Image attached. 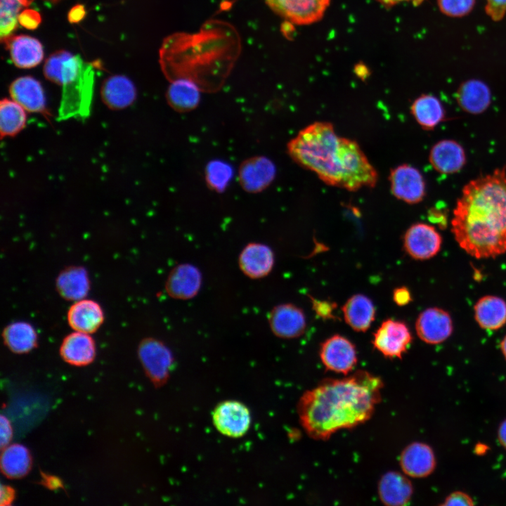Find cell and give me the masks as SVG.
Here are the masks:
<instances>
[{
    "label": "cell",
    "mask_w": 506,
    "mask_h": 506,
    "mask_svg": "<svg viewBox=\"0 0 506 506\" xmlns=\"http://www.w3.org/2000/svg\"><path fill=\"white\" fill-rule=\"evenodd\" d=\"M474 318L480 327L496 330L506 323V301L497 296L481 297L474 306Z\"/></svg>",
    "instance_id": "cb8c5ba5"
},
{
    "label": "cell",
    "mask_w": 506,
    "mask_h": 506,
    "mask_svg": "<svg viewBox=\"0 0 506 506\" xmlns=\"http://www.w3.org/2000/svg\"><path fill=\"white\" fill-rule=\"evenodd\" d=\"M394 301L398 306H405L412 300L410 290L406 287H397L393 292Z\"/></svg>",
    "instance_id": "b9f144b4"
},
{
    "label": "cell",
    "mask_w": 506,
    "mask_h": 506,
    "mask_svg": "<svg viewBox=\"0 0 506 506\" xmlns=\"http://www.w3.org/2000/svg\"><path fill=\"white\" fill-rule=\"evenodd\" d=\"M319 356L326 370L344 376L353 370L358 361L354 344L339 335H332L321 343Z\"/></svg>",
    "instance_id": "277c9868"
},
{
    "label": "cell",
    "mask_w": 506,
    "mask_h": 506,
    "mask_svg": "<svg viewBox=\"0 0 506 506\" xmlns=\"http://www.w3.org/2000/svg\"><path fill=\"white\" fill-rule=\"evenodd\" d=\"M9 92L13 100L30 112H42L45 110V96L40 82L30 77L14 80Z\"/></svg>",
    "instance_id": "44dd1931"
},
{
    "label": "cell",
    "mask_w": 506,
    "mask_h": 506,
    "mask_svg": "<svg viewBox=\"0 0 506 506\" xmlns=\"http://www.w3.org/2000/svg\"><path fill=\"white\" fill-rule=\"evenodd\" d=\"M270 325L277 336L289 339L301 336L304 332L306 322L301 309L291 304H285L273 309L270 317Z\"/></svg>",
    "instance_id": "e0dca14e"
},
{
    "label": "cell",
    "mask_w": 506,
    "mask_h": 506,
    "mask_svg": "<svg viewBox=\"0 0 506 506\" xmlns=\"http://www.w3.org/2000/svg\"><path fill=\"white\" fill-rule=\"evenodd\" d=\"M89 65L90 63L85 62L79 55L60 51L47 58L44 74L46 79L62 87L77 79Z\"/></svg>",
    "instance_id": "30bf717a"
},
{
    "label": "cell",
    "mask_w": 506,
    "mask_h": 506,
    "mask_svg": "<svg viewBox=\"0 0 506 506\" xmlns=\"http://www.w3.org/2000/svg\"><path fill=\"white\" fill-rule=\"evenodd\" d=\"M33 0H1V40L4 43L13 35L18 23V17Z\"/></svg>",
    "instance_id": "836d02e7"
},
{
    "label": "cell",
    "mask_w": 506,
    "mask_h": 506,
    "mask_svg": "<svg viewBox=\"0 0 506 506\" xmlns=\"http://www.w3.org/2000/svg\"><path fill=\"white\" fill-rule=\"evenodd\" d=\"M167 98L169 105L175 110L181 112L190 111L199 103V86L188 77L176 79L168 88Z\"/></svg>",
    "instance_id": "f546056e"
},
{
    "label": "cell",
    "mask_w": 506,
    "mask_h": 506,
    "mask_svg": "<svg viewBox=\"0 0 506 506\" xmlns=\"http://www.w3.org/2000/svg\"><path fill=\"white\" fill-rule=\"evenodd\" d=\"M15 497V490L10 486L1 484V506H7L12 504Z\"/></svg>",
    "instance_id": "ee69618b"
},
{
    "label": "cell",
    "mask_w": 506,
    "mask_h": 506,
    "mask_svg": "<svg viewBox=\"0 0 506 506\" xmlns=\"http://www.w3.org/2000/svg\"><path fill=\"white\" fill-rule=\"evenodd\" d=\"M416 122L425 130H432L445 118L441 101L434 96L424 94L417 98L410 107Z\"/></svg>",
    "instance_id": "1f68e13d"
},
{
    "label": "cell",
    "mask_w": 506,
    "mask_h": 506,
    "mask_svg": "<svg viewBox=\"0 0 506 506\" xmlns=\"http://www.w3.org/2000/svg\"><path fill=\"white\" fill-rule=\"evenodd\" d=\"M485 11L493 21L501 20L506 14V0H486Z\"/></svg>",
    "instance_id": "8d00e7d4"
},
{
    "label": "cell",
    "mask_w": 506,
    "mask_h": 506,
    "mask_svg": "<svg viewBox=\"0 0 506 506\" xmlns=\"http://www.w3.org/2000/svg\"><path fill=\"white\" fill-rule=\"evenodd\" d=\"M101 97L110 108L122 109L130 105L136 98V89L130 79L125 76L114 75L103 84Z\"/></svg>",
    "instance_id": "4316f807"
},
{
    "label": "cell",
    "mask_w": 506,
    "mask_h": 506,
    "mask_svg": "<svg viewBox=\"0 0 506 506\" xmlns=\"http://www.w3.org/2000/svg\"><path fill=\"white\" fill-rule=\"evenodd\" d=\"M456 99L460 107L471 114L484 112L490 105L491 91L488 86L478 79H469L458 89Z\"/></svg>",
    "instance_id": "d4e9b609"
},
{
    "label": "cell",
    "mask_w": 506,
    "mask_h": 506,
    "mask_svg": "<svg viewBox=\"0 0 506 506\" xmlns=\"http://www.w3.org/2000/svg\"><path fill=\"white\" fill-rule=\"evenodd\" d=\"M399 465L404 474L413 478H423L433 472L436 458L432 448L422 442L408 445L401 452Z\"/></svg>",
    "instance_id": "5bb4252c"
},
{
    "label": "cell",
    "mask_w": 506,
    "mask_h": 506,
    "mask_svg": "<svg viewBox=\"0 0 506 506\" xmlns=\"http://www.w3.org/2000/svg\"><path fill=\"white\" fill-rule=\"evenodd\" d=\"M32 467L30 450L23 445H8L2 449L1 470L9 479H20L28 474Z\"/></svg>",
    "instance_id": "4dcf8cb0"
},
{
    "label": "cell",
    "mask_w": 506,
    "mask_h": 506,
    "mask_svg": "<svg viewBox=\"0 0 506 506\" xmlns=\"http://www.w3.org/2000/svg\"><path fill=\"white\" fill-rule=\"evenodd\" d=\"M269 8L287 22L306 25L319 21L330 0H265Z\"/></svg>",
    "instance_id": "8992f818"
},
{
    "label": "cell",
    "mask_w": 506,
    "mask_h": 506,
    "mask_svg": "<svg viewBox=\"0 0 506 506\" xmlns=\"http://www.w3.org/2000/svg\"><path fill=\"white\" fill-rule=\"evenodd\" d=\"M386 7H391L403 2H410L415 6L420 5L424 0H376Z\"/></svg>",
    "instance_id": "bcb514c9"
},
{
    "label": "cell",
    "mask_w": 506,
    "mask_h": 506,
    "mask_svg": "<svg viewBox=\"0 0 506 506\" xmlns=\"http://www.w3.org/2000/svg\"><path fill=\"white\" fill-rule=\"evenodd\" d=\"M382 379L359 370L343 378H327L300 397L297 413L306 433L326 441L341 429L369 420L382 400Z\"/></svg>",
    "instance_id": "6da1fadb"
},
{
    "label": "cell",
    "mask_w": 506,
    "mask_h": 506,
    "mask_svg": "<svg viewBox=\"0 0 506 506\" xmlns=\"http://www.w3.org/2000/svg\"><path fill=\"white\" fill-rule=\"evenodd\" d=\"M288 155L325 183L356 191L373 188L378 175L358 144L339 137L326 122L309 124L289 141Z\"/></svg>",
    "instance_id": "3957f363"
},
{
    "label": "cell",
    "mask_w": 506,
    "mask_h": 506,
    "mask_svg": "<svg viewBox=\"0 0 506 506\" xmlns=\"http://www.w3.org/2000/svg\"><path fill=\"white\" fill-rule=\"evenodd\" d=\"M377 493L384 505L403 506L411 500L413 488L406 476L396 471H391L386 472L380 478Z\"/></svg>",
    "instance_id": "ac0fdd59"
},
{
    "label": "cell",
    "mask_w": 506,
    "mask_h": 506,
    "mask_svg": "<svg viewBox=\"0 0 506 506\" xmlns=\"http://www.w3.org/2000/svg\"><path fill=\"white\" fill-rule=\"evenodd\" d=\"M41 21V17L38 12L34 10H23L19 17L18 22L27 29H35Z\"/></svg>",
    "instance_id": "f35d334b"
},
{
    "label": "cell",
    "mask_w": 506,
    "mask_h": 506,
    "mask_svg": "<svg viewBox=\"0 0 506 506\" xmlns=\"http://www.w3.org/2000/svg\"><path fill=\"white\" fill-rule=\"evenodd\" d=\"M84 8L82 6L74 7L69 13L70 21L73 22L79 21L84 17Z\"/></svg>",
    "instance_id": "f6af8a7d"
},
{
    "label": "cell",
    "mask_w": 506,
    "mask_h": 506,
    "mask_svg": "<svg viewBox=\"0 0 506 506\" xmlns=\"http://www.w3.org/2000/svg\"><path fill=\"white\" fill-rule=\"evenodd\" d=\"M138 354L144 370L157 386L166 381L171 365V356L168 349L153 338L143 339L139 344Z\"/></svg>",
    "instance_id": "ba28073f"
},
{
    "label": "cell",
    "mask_w": 506,
    "mask_h": 506,
    "mask_svg": "<svg viewBox=\"0 0 506 506\" xmlns=\"http://www.w3.org/2000/svg\"><path fill=\"white\" fill-rule=\"evenodd\" d=\"M212 418L214 426L221 434L233 438L243 436L251 423L248 408L235 401H226L218 405Z\"/></svg>",
    "instance_id": "8fae6325"
},
{
    "label": "cell",
    "mask_w": 506,
    "mask_h": 506,
    "mask_svg": "<svg viewBox=\"0 0 506 506\" xmlns=\"http://www.w3.org/2000/svg\"><path fill=\"white\" fill-rule=\"evenodd\" d=\"M403 242L410 257L416 260H427L439 252L442 238L433 226L416 223L407 229Z\"/></svg>",
    "instance_id": "52a82bcc"
},
{
    "label": "cell",
    "mask_w": 506,
    "mask_h": 506,
    "mask_svg": "<svg viewBox=\"0 0 506 506\" xmlns=\"http://www.w3.org/2000/svg\"><path fill=\"white\" fill-rule=\"evenodd\" d=\"M419 338L429 344H438L446 341L452 334L453 325L450 314L445 310L432 307L424 310L415 322Z\"/></svg>",
    "instance_id": "7c38bea8"
},
{
    "label": "cell",
    "mask_w": 506,
    "mask_h": 506,
    "mask_svg": "<svg viewBox=\"0 0 506 506\" xmlns=\"http://www.w3.org/2000/svg\"><path fill=\"white\" fill-rule=\"evenodd\" d=\"M451 231L458 245L476 259L506 252V173H493L465 186L453 209Z\"/></svg>",
    "instance_id": "7a4b0ae2"
},
{
    "label": "cell",
    "mask_w": 506,
    "mask_h": 506,
    "mask_svg": "<svg viewBox=\"0 0 506 506\" xmlns=\"http://www.w3.org/2000/svg\"><path fill=\"white\" fill-rule=\"evenodd\" d=\"M476 0H437L440 11L448 17L460 18L469 14Z\"/></svg>",
    "instance_id": "d590c367"
},
{
    "label": "cell",
    "mask_w": 506,
    "mask_h": 506,
    "mask_svg": "<svg viewBox=\"0 0 506 506\" xmlns=\"http://www.w3.org/2000/svg\"><path fill=\"white\" fill-rule=\"evenodd\" d=\"M60 354L70 365H89L96 356L95 342L90 334L74 331L63 339L60 346Z\"/></svg>",
    "instance_id": "d6986e66"
},
{
    "label": "cell",
    "mask_w": 506,
    "mask_h": 506,
    "mask_svg": "<svg viewBox=\"0 0 506 506\" xmlns=\"http://www.w3.org/2000/svg\"><path fill=\"white\" fill-rule=\"evenodd\" d=\"M443 505H472V498L467 493L462 491H456L450 494L443 503Z\"/></svg>",
    "instance_id": "ab89813d"
},
{
    "label": "cell",
    "mask_w": 506,
    "mask_h": 506,
    "mask_svg": "<svg viewBox=\"0 0 506 506\" xmlns=\"http://www.w3.org/2000/svg\"><path fill=\"white\" fill-rule=\"evenodd\" d=\"M200 284L201 276L198 270L192 265L181 264L169 274L166 288L173 297L188 299L196 294Z\"/></svg>",
    "instance_id": "484cf974"
},
{
    "label": "cell",
    "mask_w": 506,
    "mask_h": 506,
    "mask_svg": "<svg viewBox=\"0 0 506 506\" xmlns=\"http://www.w3.org/2000/svg\"><path fill=\"white\" fill-rule=\"evenodd\" d=\"M311 297L313 309L316 313L323 319H335L334 311L337 304L327 301H320Z\"/></svg>",
    "instance_id": "74e56055"
},
{
    "label": "cell",
    "mask_w": 506,
    "mask_h": 506,
    "mask_svg": "<svg viewBox=\"0 0 506 506\" xmlns=\"http://www.w3.org/2000/svg\"><path fill=\"white\" fill-rule=\"evenodd\" d=\"M275 176L274 164L265 157H253L240 166L238 177L242 188L249 193H259L266 189Z\"/></svg>",
    "instance_id": "4fadbf2b"
},
{
    "label": "cell",
    "mask_w": 506,
    "mask_h": 506,
    "mask_svg": "<svg viewBox=\"0 0 506 506\" xmlns=\"http://www.w3.org/2000/svg\"><path fill=\"white\" fill-rule=\"evenodd\" d=\"M58 294L68 301L84 299L90 289V280L86 269L79 266H68L60 271L56 280Z\"/></svg>",
    "instance_id": "7402d4cb"
},
{
    "label": "cell",
    "mask_w": 506,
    "mask_h": 506,
    "mask_svg": "<svg viewBox=\"0 0 506 506\" xmlns=\"http://www.w3.org/2000/svg\"><path fill=\"white\" fill-rule=\"evenodd\" d=\"M41 484H42L46 488L50 489V490H57L59 488H63V484L62 480L53 475H50L46 473H44L43 472H41Z\"/></svg>",
    "instance_id": "7bdbcfd3"
},
{
    "label": "cell",
    "mask_w": 506,
    "mask_h": 506,
    "mask_svg": "<svg viewBox=\"0 0 506 506\" xmlns=\"http://www.w3.org/2000/svg\"><path fill=\"white\" fill-rule=\"evenodd\" d=\"M0 426L1 448L2 450L9 445L13 436V429L10 421L3 415H1Z\"/></svg>",
    "instance_id": "60d3db41"
},
{
    "label": "cell",
    "mask_w": 506,
    "mask_h": 506,
    "mask_svg": "<svg viewBox=\"0 0 506 506\" xmlns=\"http://www.w3.org/2000/svg\"><path fill=\"white\" fill-rule=\"evenodd\" d=\"M232 174L231 166L221 161L209 162L205 169V179L207 186L217 192L225 189Z\"/></svg>",
    "instance_id": "e575fe53"
},
{
    "label": "cell",
    "mask_w": 506,
    "mask_h": 506,
    "mask_svg": "<svg viewBox=\"0 0 506 506\" xmlns=\"http://www.w3.org/2000/svg\"><path fill=\"white\" fill-rule=\"evenodd\" d=\"M242 270L252 278L267 275L273 265V255L271 249L261 244H250L242 252L240 257Z\"/></svg>",
    "instance_id": "83f0119b"
},
{
    "label": "cell",
    "mask_w": 506,
    "mask_h": 506,
    "mask_svg": "<svg viewBox=\"0 0 506 506\" xmlns=\"http://www.w3.org/2000/svg\"><path fill=\"white\" fill-rule=\"evenodd\" d=\"M500 345L501 352L506 360V335L503 337V339L500 342Z\"/></svg>",
    "instance_id": "c3c4849f"
},
{
    "label": "cell",
    "mask_w": 506,
    "mask_h": 506,
    "mask_svg": "<svg viewBox=\"0 0 506 506\" xmlns=\"http://www.w3.org/2000/svg\"><path fill=\"white\" fill-rule=\"evenodd\" d=\"M413 340L407 325L399 320L387 319L373 334L375 349L388 358H402Z\"/></svg>",
    "instance_id": "5b68a950"
},
{
    "label": "cell",
    "mask_w": 506,
    "mask_h": 506,
    "mask_svg": "<svg viewBox=\"0 0 506 506\" xmlns=\"http://www.w3.org/2000/svg\"><path fill=\"white\" fill-rule=\"evenodd\" d=\"M46 1H48L53 2V3H56V2H58V1H60V0H46Z\"/></svg>",
    "instance_id": "681fc988"
},
{
    "label": "cell",
    "mask_w": 506,
    "mask_h": 506,
    "mask_svg": "<svg viewBox=\"0 0 506 506\" xmlns=\"http://www.w3.org/2000/svg\"><path fill=\"white\" fill-rule=\"evenodd\" d=\"M12 62L20 68H31L44 58V49L37 39L27 35H12L5 42Z\"/></svg>",
    "instance_id": "ffe728a7"
},
{
    "label": "cell",
    "mask_w": 506,
    "mask_h": 506,
    "mask_svg": "<svg viewBox=\"0 0 506 506\" xmlns=\"http://www.w3.org/2000/svg\"><path fill=\"white\" fill-rule=\"evenodd\" d=\"M429 160L433 168L438 172L451 174L462 169L466 162V155L459 143L446 139L433 145Z\"/></svg>",
    "instance_id": "2e32d148"
},
{
    "label": "cell",
    "mask_w": 506,
    "mask_h": 506,
    "mask_svg": "<svg viewBox=\"0 0 506 506\" xmlns=\"http://www.w3.org/2000/svg\"><path fill=\"white\" fill-rule=\"evenodd\" d=\"M391 190L394 197L408 204L421 202L425 195V182L415 167L403 164L391 170Z\"/></svg>",
    "instance_id": "9c48e42d"
},
{
    "label": "cell",
    "mask_w": 506,
    "mask_h": 506,
    "mask_svg": "<svg viewBox=\"0 0 506 506\" xmlns=\"http://www.w3.org/2000/svg\"><path fill=\"white\" fill-rule=\"evenodd\" d=\"M69 325L74 331L92 334L104 321V312L96 301L82 299L74 302L67 313Z\"/></svg>",
    "instance_id": "9a60e30c"
},
{
    "label": "cell",
    "mask_w": 506,
    "mask_h": 506,
    "mask_svg": "<svg viewBox=\"0 0 506 506\" xmlns=\"http://www.w3.org/2000/svg\"><path fill=\"white\" fill-rule=\"evenodd\" d=\"M25 110L15 100L4 98L0 103V131L1 138L13 136L26 124Z\"/></svg>",
    "instance_id": "d6a6232c"
},
{
    "label": "cell",
    "mask_w": 506,
    "mask_h": 506,
    "mask_svg": "<svg viewBox=\"0 0 506 506\" xmlns=\"http://www.w3.org/2000/svg\"><path fill=\"white\" fill-rule=\"evenodd\" d=\"M498 437L500 444L506 449V419L499 426Z\"/></svg>",
    "instance_id": "7dc6e473"
},
{
    "label": "cell",
    "mask_w": 506,
    "mask_h": 506,
    "mask_svg": "<svg viewBox=\"0 0 506 506\" xmlns=\"http://www.w3.org/2000/svg\"><path fill=\"white\" fill-rule=\"evenodd\" d=\"M345 322L356 332H365L375 317V307L368 297L356 294L349 297L342 308Z\"/></svg>",
    "instance_id": "603a6c76"
},
{
    "label": "cell",
    "mask_w": 506,
    "mask_h": 506,
    "mask_svg": "<svg viewBox=\"0 0 506 506\" xmlns=\"http://www.w3.org/2000/svg\"><path fill=\"white\" fill-rule=\"evenodd\" d=\"M4 344L15 353L30 352L37 345V334L34 327L26 321H15L6 325L2 331Z\"/></svg>",
    "instance_id": "f1b7e54d"
}]
</instances>
